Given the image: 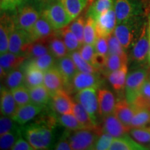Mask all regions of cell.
<instances>
[{
	"label": "cell",
	"mask_w": 150,
	"mask_h": 150,
	"mask_svg": "<svg viewBox=\"0 0 150 150\" xmlns=\"http://www.w3.org/2000/svg\"><path fill=\"white\" fill-rule=\"evenodd\" d=\"M14 122L12 117L1 115L0 118V136L11 131H13L15 128Z\"/></svg>",
	"instance_id": "cell-48"
},
{
	"label": "cell",
	"mask_w": 150,
	"mask_h": 150,
	"mask_svg": "<svg viewBox=\"0 0 150 150\" xmlns=\"http://www.w3.org/2000/svg\"><path fill=\"white\" fill-rule=\"evenodd\" d=\"M24 0H0L1 11H13L23 3Z\"/></svg>",
	"instance_id": "cell-51"
},
{
	"label": "cell",
	"mask_w": 150,
	"mask_h": 150,
	"mask_svg": "<svg viewBox=\"0 0 150 150\" xmlns=\"http://www.w3.org/2000/svg\"><path fill=\"white\" fill-rule=\"evenodd\" d=\"M148 78L150 79V67H149V74H148Z\"/></svg>",
	"instance_id": "cell-57"
},
{
	"label": "cell",
	"mask_w": 150,
	"mask_h": 150,
	"mask_svg": "<svg viewBox=\"0 0 150 150\" xmlns=\"http://www.w3.org/2000/svg\"><path fill=\"white\" fill-rule=\"evenodd\" d=\"M128 61L125 60L121 56L116 54H108L105 66L103 70V74L107 76L110 72L117 70L124 65L127 64Z\"/></svg>",
	"instance_id": "cell-36"
},
{
	"label": "cell",
	"mask_w": 150,
	"mask_h": 150,
	"mask_svg": "<svg viewBox=\"0 0 150 150\" xmlns=\"http://www.w3.org/2000/svg\"><path fill=\"white\" fill-rule=\"evenodd\" d=\"M12 150H33V147L28 140H24L22 137L18 138L16 140V143L13 146Z\"/></svg>",
	"instance_id": "cell-53"
},
{
	"label": "cell",
	"mask_w": 150,
	"mask_h": 150,
	"mask_svg": "<svg viewBox=\"0 0 150 150\" xmlns=\"http://www.w3.org/2000/svg\"><path fill=\"white\" fill-rule=\"evenodd\" d=\"M78 51L79 52L81 56L86 61H88L89 63H91V64L93 65V56L95 54V50L93 45L83 43V45L79 49Z\"/></svg>",
	"instance_id": "cell-49"
},
{
	"label": "cell",
	"mask_w": 150,
	"mask_h": 150,
	"mask_svg": "<svg viewBox=\"0 0 150 150\" xmlns=\"http://www.w3.org/2000/svg\"><path fill=\"white\" fill-rule=\"evenodd\" d=\"M86 20V19L84 18L83 16H79L78 18L74 19L68 26L69 29L76 35L81 45L83 43V33Z\"/></svg>",
	"instance_id": "cell-45"
},
{
	"label": "cell",
	"mask_w": 150,
	"mask_h": 150,
	"mask_svg": "<svg viewBox=\"0 0 150 150\" xmlns=\"http://www.w3.org/2000/svg\"><path fill=\"white\" fill-rule=\"evenodd\" d=\"M113 139L114 138L111 135L108 134V133L105 132V131H103L102 134L99 135L98 139L97 140L96 144H95V147H94V149H109Z\"/></svg>",
	"instance_id": "cell-47"
},
{
	"label": "cell",
	"mask_w": 150,
	"mask_h": 150,
	"mask_svg": "<svg viewBox=\"0 0 150 150\" xmlns=\"http://www.w3.org/2000/svg\"><path fill=\"white\" fill-rule=\"evenodd\" d=\"M56 33L52 24L41 16L29 32L31 42L40 40H47Z\"/></svg>",
	"instance_id": "cell-14"
},
{
	"label": "cell",
	"mask_w": 150,
	"mask_h": 150,
	"mask_svg": "<svg viewBox=\"0 0 150 150\" xmlns=\"http://www.w3.org/2000/svg\"><path fill=\"white\" fill-rule=\"evenodd\" d=\"M149 50V40L148 22H145L141 33L131 50V61L134 62L135 64L138 65H143L145 63H147Z\"/></svg>",
	"instance_id": "cell-7"
},
{
	"label": "cell",
	"mask_w": 150,
	"mask_h": 150,
	"mask_svg": "<svg viewBox=\"0 0 150 150\" xmlns=\"http://www.w3.org/2000/svg\"><path fill=\"white\" fill-rule=\"evenodd\" d=\"M31 61L33 65L43 72H46L47 70L55 66L56 63V58L50 52L36 59H31Z\"/></svg>",
	"instance_id": "cell-43"
},
{
	"label": "cell",
	"mask_w": 150,
	"mask_h": 150,
	"mask_svg": "<svg viewBox=\"0 0 150 150\" xmlns=\"http://www.w3.org/2000/svg\"><path fill=\"white\" fill-rule=\"evenodd\" d=\"M110 150H145L148 149L145 146L136 142L128 134L120 138H114Z\"/></svg>",
	"instance_id": "cell-24"
},
{
	"label": "cell",
	"mask_w": 150,
	"mask_h": 150,
	"mask_svg": "<svg viewBox=\"0 0 150 150\" xmlns=\"http://www.w3.org/2000/svg\"><path fill=\"white\" fill-rule=\"evenodd\" d=\"M54 149L57 150H70L72 149L70 143L69 142L68 138H67L66 135L61 138L59 142L56 143Z\"/></svg>",
	"instance_id": "cell-54"
},
{
	"label": "cell",
	"mask_w": 150,
	"mask_h": 150,
	"mask_svg": "<svg viewBox=\"0 0 150 150\" xmlns=\"http://www.w3.org/2000/svg\"><path fill=\"white\" fill-rule=\"evenodd\" d=\"M11 91L18 106H24V105L31 103L29 88L26 86L22 85L16 88L11 90Z\"/></svg>",
	"instance_id": "cell-42"
},
{
	"label": "cell",
	"mask_w": 150,
	"mask_h": 150,
	"mask_svg": "<svg viewBox=\"0 0 150 150\" xmlns=\"http://www.w3.org/2000/svg\"><path fill=\"white\" fill-rule=\"evenodd\" d=\"M148 30H149V56L147 59V65L150 67V14L148 19Z\"/></svg>",
	"instance_id": "cell-55"
},
{
	"label": "cell",
	"mask_w": 150,
	"mask_h": 150,
	"mask_svg": "<svg viewBox=\"0 0 150 150\" xmlns=\"http://www.w3.org/2000/svg\"><path fill=\"white\" fill-rule=\"evenodd\" d=\"M117 25V18L114 8L104 13L95 20L97 36L108 38L113 33Z\"/></svg>",
	"instance_id": "cell-11"
},
{
	"label": "cell",
	"mask_w": 150,
	"mask_h": 150,
	"mask_svg": "<svg viewBox=\"0 0 150 150\" xmlns=\"http://www.w3.org/2000/svg\"><path fill=\"white\" fill-rule=\"evenodd\" d=\"M72 20L78 18L92 0H59Z\"/></svg>",
	"instance_id": "cell-28"
},
{
	"label": "cell",
	"mask_w": 150,
	"mask_h": 150,
	"mask_svg": "<svg viewBox=\"0 0 150 150\" xmlns=\"http://www.w3.org/2000/svg\"><path fill=\"white\" fill-rule=\"evenodd\" d=\"M106 59H107V55L96 52L93 56V65L99 71L102 70L106 64Z\"/></svg>",
	"instance_id": "cell-52"
},
{
	"label": "cell",
	"mask_w": 150,
	"mask_h": 150,
	"mask_svg": "<svg viewBox=\"0 0 150 150\" xmlns=\"http://www.w3.org/2000/svg\"><path fill=\"white\" fill-rule=\"evenodd\" d=\"M99 114L104 117L114 112L116 105L115 95L107 89H100L98 91Z\"/></svg>",
	"instance_id": "cell-20"
},
{
	"label": "cell",
	"mask_w": 150,
	"mask_h": 150,
	"mask_svg": "<svg viewBox=\"0 0 150 150\" xmlns=\"http://www.w3.org/2000/svg\"><path fill=\"white\" fill-rule=\"evenodd\" d=\"M75 100L87 110L93 120L97 124V113L99 112L98 94L97 88H88L77 92Z\"/></svg>",
	"instance_id": "cell-8"
},
{
	"label": "cell",
	"mask_w": 150,
	"mask_h": 150,
	"mask_svg": "<svg viewBox=\"0 0 150 150\" xmlns=\"http://www.w3.org/2000/svg\"><path fill=\"white\" fill-rule=\"evenodd\" d=\"M148 149H150V145H149V146H148Z\"/></svg>",
	"instance_id": "cell-58"
},
{
	"label": "cell",
	"mask_w": 150,
	"mask_h": 150,
	"mask_svg": "<svg viewBox=\"0 0 150 150\" xmlns=\"http://www.w3.org/2000/svg\"><path fill=\"white\" fill-rule=\"evenodd\" d=\"M107 41L108 46V54H116V55L121 56L125 60L128 61V56L125 52V50L118 40L114 33H112L107 38Z\"/></svg>",
	"instance_id": "cell-41"
},
{
	"label": "cell",
	"mask_w": 150,
	"mask_h": 150,
	"mask_svg": "<svg viewBox=\"0 0 150 150\" xmlns=\"http://www.w3.org/2000/svg\"><path fill=\"white\" fill-rule=\"evenodd\" d=\"M24 73L23 70L17 68L9 72L6 76V85L11 90L23 85Z\"/></svg>",
	"instance_id": "cell-39"
},
{
	"label": "cell",
	"mask_w": 150,
	"mask_h": 150,
	"mask_svg": "<svg viewBox=\"0 0 150 150\" xmlns=\"http://www.w3.org/2000/svg\"><path fill=\"white\" fill-rule=\"evenodd\" d=\"M127 72L128 67L127 64H125L120 69L107 75L108 81L112 86V88L117 93H122L125 88Z\"/></svg>",
	"instance_id": "cell-25"
},
{
	"label": "cell",
	"mask_w": 150,
	"mask_h": 150,
	"mask_svg": "<svg viewBox=\"0 0 150 150\" xmlns=\"http://www.w3.org/2000/svg\"><path fill=\"white\" fill-rule=\"evenodd\" d=\"M58 121L68 131H76L78 129H84L72 112L60 115L58 117Z\"/></svg>",
	"instance_id": "cell-44"
},
{
	"label": "cell",
	"mask_w": 150,
	"mask_h": 150,
	"mask_svg": "<svg viewBox=\"0 0 150 150\" xmlns=\"http://www.w3.org/2000/svg\"><path fill=\"white\" fill-rule=\"evenodd\" d=\"M48 45L50 53L56 59L65 57L69 53L64 41L57 32L48 39Z\"/></svg>",
	"instance_id": "cell-29"
},
{
	"label": "cell",
	"mask_w": 150,
	"mask_h": 150,
	"mask_svg": "<svg viewBox=\"0 0 150 150\" xmlns=\"http://www.w3.org/2000/svg\"><path fill=\"white\" fill-rule=\"evenodd\" d=\"M0 108L1 115L9 117H13L18 108L11 91H9L5 88H1V89Z\"/></svg>",
	"instance_id": "cell-23"
},
{
	"label": "cell",
	"mask_w": 150,
	"mask_h": 150,
	"mask_svg": "<svg viewBox=\"0 0 150 150\" xmlns=\"http://www.w3.org/2000/svg\"><path fill=\"white\" fill-rule=\"evenodd\" d=\"M58 31H59V32H57L58 34L61 37V38L64 41L69 53L76 51V50H79L81 44L79 41L76 35L69 29L68 26L62 28L61 29H59Z\"/></svg>",
	"instance_id": "cell-33"
},
{
	"label": "cell",
	"mask_w": 150,
	"mask_h": 150,
	"mask_svg": "<svg viewBox=\"0 0 150 150\" xmlns=\"http://www.w3.org/2000/svg\"><path fill=\"white\" fill-rule=\"evenodd\" d=\"M131 104L136 108H143L149 109L150 104V79L148 77L142 86L138 96Z\"/></svg>",
	"instance_id": "cell-35"
},
{
	"label": "cell",
	"mask_w": 150,
	"mask_h": 150,
	"mask_svg": "<svg viewBox=\"0 0 150 150\" xmlns=\"http://www.w3.org/2000/svg\"><path fill=\"white\" fill-rule=\"evenodd\" d=\"M41 1H44V2L47 3V2H49V1H51V0H41Z\"/></svg>",
	"instance_id": "cell-56"
},
{
	"label": "cell",
	"mask_w": 150,
	"mask_h": 150,
	"mask_svg": "<svg viewBox=\"0 0 150 150\" xmlns=\"http://www.w3.org/2000/svg\"><path fill=\"white\" fill-rule=\"evenodd\" d=\"M102 125L103 131L108 133L113 138H120L126 136L131 129L124 125L114 112L104 117Z\"/></svg>",
	"instance_id": "cell-13"
},
{
	"label": "cell",
	"mask_w": 150,
	"mask_h": 150,
	"mask_svg": "<svg viewBox=\"0 0 150 150\" xmlns=\"http://www.w3.org/2000/svg\"><path fill=\"white\" fill-rule=\"evenodd\" d=\"M40 17V15L38 11L31 6L22 7L16 16L17 27L29 33Z\"/></svg>",
	"instance_id": "cell-12"
},
{
	"label": "cell",
	"mask_w": 150,
	"mask_h": 150,
	"mask_svg": "<svg viewBox=\"0 0 150 150\" xmlns=\"http://www.w3.org/2000/svg\"><path fill=\"white\" fill-rule=\"evenodd\" d=\"M50 52L48 39L40 40L30 42L26 52L25 56L31 59H34Z\"/></svg>",
	"instance_id": "cell-31"
},
{
	"label": "cell",
	"mask_w": 150,
	"mask_h": 150,
	"mask_svg": "<svg viewBox=\"0 0 150 150\" xmlns=\"http://www.w3.org/2000/svg\"><path fill=\"white\" fill-rule=\"evenodd\" d=\"M130 126L131 128L150 127V110L143 108H136Z\"/></svg>",
	"instance_id": "cell-34"
},
{
	"label": "cell",
	"mask_w": 150,
	"mask_h": 150,
	"mask_svg": "<svg viewBox=\"0 0 150 150\" xmlns=\"http://www.w3.org/2000/svg\"><path fill=\"white\" fill-rule=\"evenodd\" d=\"M42 108L43 106H38L32 102L24 106H18L12 118L18 125H25L38 115L42 110Z\"/></svg>",
	"instance_id": "cell-16"
},
{
	"label": "cell",
	"mask_w": 150,
	"mask_h": 150,
	"mask_svg": "<svg viewBox=\"0 0 150 150\" xmlns=\"http://www.w3.org/2000/svg\"><path fill=\"white\" fill-rule=\"evenodd\" d=\"M43 84L51 94V96L60 90L64 89L65 83L63 76L56 65L45 72Z\"/></svg>",
	"instance_id": "cell-18"
},
{
	"label": "cell",
	"mask_w": 150,
	"mask_h": 150,
	"mask_svg": "<svg viewBox=\"0 0 150 150\" xmlns=\"http://www.w3.org/2000/svg\"><path fill=\"white\" fill-rule=\"evenodd\" d=\"M31 42L29 33L20 28L15 27L9 38L8 52L25 56L27 47Z\"/></svg>",
	"instance_id": "cell-10"
},
{
	"label": "cell",
	"mask_w": 150,
	"mask_h": 150,
	"mask_svg": "<svg viewBox=\"0 0 150 150\" xmlns=\"http://www.w3.org/2000/svg\"><path fill=\"white\" fill-rule=\"evenodd\" d=\"M72 113L84 129H93L97 127V124L93 120L87 110L75 99L73 101Z\"/></svg>",
	"instance_id": "cell-27"
},
{
	"label": "cell",
	"mask_w": 150,
	"mask_h": 150,
	"mask_svg": "<svg viewBox=\"0 0 150 150\" xmlns=\"http://www.w3.org/2000/svg\"><path fill=\"white\" fill-rule=\"evenodd\" d=\"M16 27V21L5 13L1 15L0 24V53L3 54L8 52L9 38L11 31Z\"/></svg>",
	"instance_id": "cell-19"
},
{
	"label": "cell",
	"mask_w": 150,
	"mask_h": 150,
	"mask_svg": "<svg viewBox=\"0 0 150 150\" xmlns=\"http://www.w3.org/2000/svg\"><path fill=\"white\" fill-rule=\"evenodd\" d=\"M102 79L97 73H86L78 71L73 77L67 91L78 92L88 88H97Z\"/></svg>",
	"instance_id": "cell-9"
},
{
	"label": "cell",
	"mask_w": 150,
	"mask_h": 150,
	"mask_svg": "<svg viewBox=\"0 0 150 150\" xmlns=\"http://www.w3.org/2000/svg\"><path fill=\"white\" fill-rule=\"evenodd\" d=\"M52 106L56 113L59 115L72 113L73 100L69 95L68 92L64 89L60 90L51 96Z\"/></svg>",
	"instance_id": "cell-15"
},
{
	"label": "cell",
	"mask_w": 150,
	"mask_h": 150,
	"mask_svg": "<svg viewBox=\"0 0 150 150\" xmlns=\"http://www.w3.org/2000/svg\"><path fill=\"white\" fill-rule=\"evenodd\" d=\"M27 56L24 55H18L12 52H7L6 53L1 54L0 57V67H1L5 72L8 74L10 71L18 68Z\"/></svg>",
	"instance_id": "cell-26"
},
{
	"label": "cell",
	"mask_w": 150,
	"mask_h": 150,
	"mask_svg": "<svg viewBox=\"0 0 150 150\" xmlns=\"http://www.w3.org/2000/svg\"><path fill=\"white\" fill-rule=\"evenodd\" d=\"M97 33L95 27V20L91 17H87L83 33V43L94 45L97 40Z\"/></svg>",
	"instance_id": "cell-38"
},
{
	"label": "cell",
	"mask_w": 150,
	"mask_h": 150,
	"mask_svg": "<svg viewBox=\"0 0 150 150\" xmlns=\"http://www.w3.org/2000/svg\"><path fill=\"white\" fill-rule=\"evenodd\" d=\"M103 131L102 127L97 126L93 129H81L76 131H70L66 136L68 138L72 149H94L99 135Z\"/></svg>",
	"instance_id": "cell-3"
},
{
	"label": "cell",
	"mask_w": 150,
	"mask_h": 150,
	"mask_svg": "<svg viewBox=\"0 0 150 150\" xmlns=\"http://www.w3.org/2000/svg\"><path fill=\"white\" fill-rule=\"evenodd\" d=\"M144 23L142 17L138 16L117 24L113 33L125 50L133 47L141 33Z\"/></svg>",
	"instance_id": "cell-2"
},
{
	"label": "cell",
	"mask_w": 150,
	"mask_h": 150,
	"mask_svg": "<svg viewBox=\"0 0 150 150\" xmlns=\"http://www.w3.org/2000/svg\"><path fill=\"white\" fill-rule=\"evenodd\" d=\"M113 7V0H94L87 12V17L96 20L99 16Z\"/></svg>",
	"instance_id": "cell-32"
},
{
	"label": "cell",
	"mask_w": 150,
	"mask_h": 150,
	"mask_svg": "<svg viewBox=\"0 0 150 150\" xmlns=\"http://www.w3.org/2000/svg\"><path fill=\"white\" fill-rule=\"evenodd\" d=\"M135 112H136V108L127 102L126 98L120 99L116 102L114 113L118 117V119L126 126L131 127V122L134 117Z\"/></svg>",
	"instance_id": "cell-22"
},
{
	"label": "cell",
	"mask_w": 150,
	"mask_h": 150,
	"mask_svg": "<svg viewBox=\"0 0 150 150\" xmlns=\"http://www.w3.org/2000/svg\"><path fill=\"white\" fill-rule=\"evenodd\" d=\"M56 66L63 76L65 88L67 89L73 77L79 71L77 67L70 55L59 59L56 63Z\"/></svg>",
	"instance_id": "cell-17"
},
{
	"label": "cell",
	"mask_w": 150,
	"mask_h": 150,
	"mask_svg": "<svg viewBox=\"0 0 150 150\" xmlns=\"http://www.w3.org/2000/svg\"><path fill=\"white\" fill-rule=\"evenodd\" d=\"M41 16L44 17L56 30L67 27L73 20L59 0H51L46 3Z\"/></svg>",
	"instance_id": "cell-4"
},
{
	"label": "cell",
	"mask_w": 150,
	"mask_h": 150,
	"mask_svg": "<svg viewBox=\"0 0 150 150\" xmlns=\"http://www.w3.org/2000/svg\"><path fill=\"white\" fill-rule=\"evenodd\" d=\"M129 133L131 136L138 143L145 147H147V145H150V127L131 128Z\"/></svg>",
	"instance_id": "cell-40"
},
{
	"label": "cell",
	"mask_w": 150,
	"mask_h": 150,
	"mask_svg": "<svg viewBox=\"0 0 150 150\" xmlns=\"http://www.w3.org/2000/svg\"><path fill=\"white\" fill-rule=\"evenodd\" d=\"M94 45H95V52L104 54V55H108V46L107 38L97 36V40L95 41Z\"/></svg>",
	"instance_id": "cell-50"
},
{
	"label": "cell",
	"mask_w": 150,
	"mask_h": 150,
	"mask_svg": "<svg viewBox=\"0 0 150 150\" xmlns=\"http://www.w3.org/2000/svg\"><path fill=\"white\" fill-rule=\"evenodd\" d=\"M70 56L74 61L78 70L80 71V72L86 73H97L99 72V70L97 68H95L91 63L86 61L81 56L78 50L71 52V53H70Z\"/></svg>",
	"instance_id": "cell-37"
},
{
	"label": "cell",
	"mask_w": 150,
	"mask_h": 150,
	"mask_svg": "<svg viewBox=\"0 0 150 150\" xmlns=\"http://www.w3.org/2000/svg\"><path fill=\"white\" fill-rule=\"evenodd\" d=\"M56 125V120L47 116L42 120H39L29 125L24 129V134L34 149H47L52 142V129Z\"/></svg>",
	"instance_id": "cell-1"
},
{
	"label": "cell",
	"mask_w": 150,
	"mask_h": 150,
	"mask_svg": "<svg viewBox=\"0 0 150 150\" xmlns=\"http://www.w3.org/2000/svg\"><path fill=\"white\" fill-rule=\"evenodd\" d=\"M149 66L140 67L127 74L125 94L127 102L132 104L139 95L149 74Z\"/></svg>",
	"instance_id": "cell-5"
},
{
	"label": "cell",
	"mask_w": 150,
	"mask_h": 150,
	"mask_svg": "<svg viewBox=\"0 0 150 150\" xmlns=\"http://www.w3.org/2000/svg\"><path fill=\"white\" fill-rule=\"evenodd\" d=\"M23 69L24 73V84L27 87L30 88L43 84L45 72L38 68L31 61L24 65Z\"/></svg>",
	"instance_id": "cell-21"
},
{
	"label": "cell",
	"mask_w": 150,
	"mask_h": 150,
	"mask_svg": "<svg viewBox=\"0 0 150 150\" xmlns=\"http://www.w3.org/2000/svg\"><path fill=\"white\" fill-rule=\"evenodd\" d=\"M0 136V148L3 150L12 149L13 146L18 138V134H16L14 130L6 133Z\"/></svg>",
	"instance_id": "cell-46"
},
{
	"label": "cell",
	"mask_w": 150,
	"mask_h": 150,
	"mask_svg": "<svg viewBox=\"0 0 150 150\" xmlns=\"http://www.w3.org/2000/svg\"><path fill=\"white\" fill-rule=\"evenodd\" d=\"M113 8L117 24L141 16L143 13L142 4L140 0H113Z\"/></svg>",
	"instance_id": "cell-6"
},
{
	"label": "cell",
	"mask_w": 150,
	"mask_h": 150,
	"mask_svg": "<svg viewBox=\"0 0 150 150\" xmlns=\"http://www.w3.org/2000/svg\"><path fill=\"white\" fill-rule=\"evenodd\" d=\"M31 102L38 106H44L51 99V94L44 84L29 88Z\"/></svg>",
	"instance_id": "cell-30"
}]
</instances>
